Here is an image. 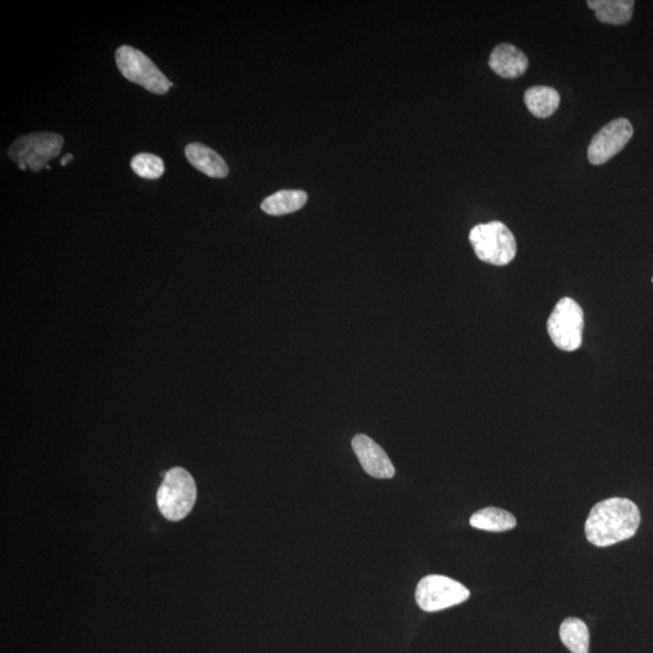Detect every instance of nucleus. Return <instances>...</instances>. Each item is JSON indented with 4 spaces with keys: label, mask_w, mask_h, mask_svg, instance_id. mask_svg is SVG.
<instances>
[{
    "label": "nucleus",
    "mask_w": 653,
    "mask_h": 653,
    "mask_svg": "<svg viewBox=\"0 0 653 653\" xmlns=\"http://www.w3.org/2000/svg\"><path fill=\"white\" fill-rule=\"evenodd\" d=\"M641 516L633 501L612 498L599 502L589 513L587 540L597 547H609L632 539L640 527Z\"/></svg>",
    "instance_id": "nucleus-1"
},
{
    "label": "nucleus",
    "mask_w": 653,
    "mask_h": 653,
    "mask_svg": "<svg viewBox=\"0 0 653 653\" xmlns=\"http://www.w3.org/2000/svg\"><path fill=\"white\" fill-rule=\"evenodd\" d=\"M470 242L476 256L484 263L505 267L517 254V242L507 225L494 221L478 224L471 230Z\"/></svg>",
    "instance_id": "nucleus-2"
},
{
    "label": "nucleus",
    "mask_w": 653,
    "mask_h": 653,
    "mask_svg": "<svg viewBox=\"0 0 653 653\" xmlns=\"http://www.w3.org/2000/svg\"><path fill=\"white\" fill-rule=\"evenodd\" d=\"M198 490L194 478L182 467L166 473L158 490V506L161 514L172 522L186 518L196 502Z\"/></svg>",
    "instance_id": "nucleus-3"
},
{
    "label": "nucleus",
    "mask_w": 653,
    "mask_h": 653,
    "mask_svg": "<svg viewBox=\"0 0 653 653\" xmlns=\"http://www.w3.org/2000/svg\"><path fill=\"white\" fill-rule=\"evenodd\" d=\"M65 141L54 132H36L17 138L9 148L10 159L19 165L22 171L43 170L49 161L59 156Z\"/></svg>",
    "instance_id": "nucleus-4"
},
{
    "label": "nucleus",
    "mask_w": 653,
    "mask_h": 653,
    "mask_svg": "<svg viewBox=\"0 0 653 653\" xmlns=\"http://www.w3.org/2000/svg\"><path fill=\"white\" fill-rule=\"evenodd\" d=\"M115 61L121 74L131 83L155 95H165L172 83L146 54L129 45L120 46L115 52Z\"/></svg>",
    "instance_id": "nucleus-5"
},
{
    "label": "nucleus",
    "mask_w": 653,
    "mask_h": 653,
    "mask_svg": "<svg viewBox=\"0 0 653 653\" xmlns=\"http://www.w3.org/2000/svg\"><path fill=\"white\" fill-rule=\"evenodd\" d=\"M579 304L571 298L560 299L547 321V331L558 349L572 352L582 344L585 317Z\"/></svg>",
    "instance_id": "nucleus-6"
},
{
    "label": "nucleus",
    "mask_w": 653,
    "mask_h": 653,
    "mask_svg": "<svg viewBox=\"0 0 653 653\" xmlns=\"http://www.w3.org/2000/svg\"><path fill=\"white\" fill-rule=\"evenodd\" d=\"M470 598V591L460 582L447 576L430 575L419 582L415 600L426 612H437L452 608Z\"/></svg>",
    "instance_id": "nucleus-7"
},
{
    "label": "nucleus",
    "mask_w": 653,
    "mask_h": 653,
    "mask_svg": "<svg viewBox=\"0 0 653 653\" xmlns=\"http://www.w3.org/2000/svg\"><path fill=\"white\" fill-rule=\"evenodd\" d=\"M634 135L633 125L628 119L620 118L606 124L593 137L588 147V160L593 165H604L622 152Z\"/></svg>",
    "instance_id": "nucleus-8"
},
{
    "label": "nucleus",
    "mask_w": 653,
    "mask_h": 653,
    "mask_svg": "<svg viewBox=\"0 0 653 653\" xmlns=\"http://www.w3.org/2000/svg\"><path fill=\"white\" fill-rule=\"evenodd\" d=\"M352 449L358 461L369 476L378 479H390L395 476L394 464L385 450L366 435H357L352 439Z\"/></svg>",
    "instance_id": "nucleus-9"
},
{
    "label": "nucleus",
    "mask_w": 653,
    "mask_h": 653,
    "mask_svg": "<svg viewBox=\"0 0 653 653\" xmlns=\"http://www.w3.org/2000/svg\"><path fill=\"white\" fill-rule=\"evenodd\" d=\"M489 67L501 78L517 79L528 71L529 59L517 46L504 43L491 52Z\"/></svg>",
    "instance_id": "nucleus-10"
},
{
    "label": "nucleus",
    "mask_w": 653,
    "mask_h": 653,
    "mask_svg": "<svg viewBox=\"0 0 653 653\" xmlns=\"http://www.w3.org/2000/svg\"><path fill=\"white\" fill-rule=\"evenodd\" d=\"M186 156L196 170L205 173L208 177L224 178L228 176V165L222 156L205 144L190 143L186 148Z\"/></svg>",
    "instance_id": "nucleus-11"
},
{
    "label": "nucleus",
    "mask_w": 653,
    "mask_h": 653,
    "mask_svg": "<svg viewBox=\"0 0 653 653\" xmlns=\"http://www.w3.org/2000/svg\"><path fill=\"white\" fill-rule=\"evenodd\" d=\"M598 21L608 25L623 26L632 20L635 3L633 0H589Z\"/></svg>",
    "instance_id": "nucleus-12"
},
{
    "label": "nucleus",
    "mask_w": 653,
    "mask_h": 653,
    "mask_svg": "<svg viewBox=\"0 0 653 653\" xmlns=\"http://www.w3.org/2000/svg\"><path fill=\"white\" fill-rule=\"evenodd\" d=\"M524 102L534 117L546 119L558 111L560 95L551 86L537 85L525 91Z\"/></svg>",
    "instance_id": "nucleus-13"
},
{
    "label": "nucleus",
    "mask_w": 653,
    "mask_h": 653,
    "mask_svg": "<svg viewBox=\"0 0 653 653\" xmlns=\"http://www.w3.org/2000/svg\"><path fill=\"white\" fill-rule=\"evenodd\" d=\"M471 527L490 531V533H504L516 528L517 520L512 513L501 508L488 507L478 511L470 519Z\"/></svg>",
    "instance_id": "nucleus-14"
},
{
    "label": "nucleus",
    "mask_w": 653,
    "mask_h": 653,
    "mask_svg": "<svg viewBox=\"0 0 653 653\" xmlns=\"http://www.w3.org/2000/svg\"><path fill=\"white\" fill-rule=\"evenodd\" d=\"M308 202L303 190H281L262 202V210L270 216H283L297 212Z\"/></svg>",
    "instance_id": "nucleus-15"
},
{
    "label": "nucleus",
    "mask_w": 653,
    "mask_h": 653,
    "mask_svg": "<svg viewBox=\"0 0 653 653\" xmlns=\"http://www.w3.org/2000/svg\"><path fill=\"white\" fill-rule=\"evenodd\" d=\"M559 635L560 640L570 652H589V629L580 618H566L560 626Z\"/></svg>",
    "instance_id": "nucleus-16"
},
{
    "label": "nucleus",
    "mask_w": 653,
    "mask_h": 653,
    "mask_svg": "<svg viewBox=\"0 0 653 653\" xmlns=\"http://www.w3.org/2000/svg\"><path fill=\"white\" fill-rule=\"evenodd\" d=\"M131 169L144 179H158L164 175V161L154 154L142 153L131 160Z\"/></svg>",
    "instance_id": "nucleus-17"
},
{
    "label": "nucleus",
    "mask_w": 653,
    "mask_h": 653,
    "mask_svg": "<svg viewBox=\"0 0 653 653\" xmlns=\"http://www.w3.org/2000/svg\"><path fill=\"white\" fill-rule=\"evenodd\" d=\"M74 159V156L72 154H67L65 158L62 159L61 165L66 166L68 163H71V161Z\"/></svg>",
    "instance_id": "nucleus-18"
}]
</instances>
